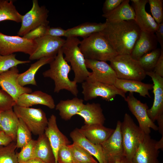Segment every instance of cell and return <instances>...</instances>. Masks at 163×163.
I'll return each instance as SVG.
<instances>
[{"instance_id": "7a4b0ae2", "label": "cell", "mask_w": 163, "mask_h": 163, "mask_svg": "<svg viewBox=\"0 0 163 163\" xmlns=\"http://www.w3.org/2000/svg\"><path fill=\"white\" fill-rule=\"evenodd\" d=\"M49 64V69L44 71L43 75L44 77L50 78L54 81V92L58 93L64 89L77 97L78 93L77 83L70 80L68 77L71 68L65 60L61 48Z\"/></svg>"}, {"instance_id": "d6986e66", "label": "cell", "mask_w": 163, "mask_h": 163, "mask_svg": "<svg viewBox=\"0 0 163 163\" xmlns=\"http://www.w3.org/2000/svg\"><path fill=\"white\" fill-rule=\"evenodd\" d=\"M44 134L47 137L53 149L55 159V163H58L57 154L60 146L62 145L70 144L68 138L59 130L56 122V117L52 114L48 119L47 126Z\"/></svg>"}, {"instance_id": "f35d334b", "label": "cell", "mask_w": 163, "mask_h": 163, "mask_svg": "<svg viewBox=\"0 0 163 163\" xmlns=\"http://www.w3.org/2000/svg\"><path fill=\"white\" fill-rule=\"evenodd\" d=\"M152 16L159 24L163 22V0H148Z\"/></svg>"}, {"instance_id": "2e32d148", "label": "cell", "mask_w": 163, "mask_h": 163, "mask_svg": "<svg viewBox=\"0 0 163 163\" xmlns=\"http://www.w3.org/2000/svg\"><path fill=\"white\" fill-rule=\"evenodd\" d=\"M153 82L154 99L153 105L147 110L148 115L154 122L158 117L163 115V77L152 71L145 72Z\"/></svg>"}, {"instance_id": "f907efd6", "label": "cell", "mask_w": 163, "mask_h": 163, "mask_svg": "<svg viewBox=\"0 0 163 163\" xmlns=\"http://www.w3.org/2000/svg\"><path fill=\"white\" fill-rule=\"evenodd\" d=\"M155 146L156 148L158 150L159 149H163V135H162L161 139L158 141L156 142Z\"/></svg>"}, {"instance_id": "7402d4cb", "label": "cell", "mask_w": 163, "mask_h": 163, "mask_svg": "<svg viewBox=\"0 0 163 163\" xmlns=\"http://www.w3.org/2000/svg\"><path fill=\"white\" fill-rule=\"evenodd\" d=\"M158 42L155 33L141 31L130 55L138 60L145 54L157 48Z\"/></svg>"}, {"instance_id": "52a82bcc", "label": "cell", "mask_w": 163, "mask_h": 163, "mask_svg": "<svg viewBox=\"0 0 163 163\" xmlns=\"http://www.w3.org/2000/svg\"><path fill=\"white\" fill-rule=\"evenodd\" d=\"M13 108L18 118L22 120L31 133L38 136L44 133L48 119L42 110L20 107L16 104Z\"/></svg>"}, {"instance_id": "e575fe53", "label": "cell", "mask_w": 163, "mask_h": 163, "mask_svg": "<svg viewBox=\"0 0 163 163\" xmlns=\"http://www.w3.org/2000/svg\"><path fill=\"white\" fill-rule=\"evenodd\" d=\"M16 142L6 145H0V163H18Z\"/></svg>"}, {"instance_id": "c3c4849f", "label": "cell", "mask_w": 163, "mask_h": 163, "mask_svg": "<svg viewBox=\"0 0 163 163\" xmlns=\"http://www.w3.org/2000/svg\"><path fill=\"white\" fill-rule=\"evenodd\" d=\"M158 123V130L162 135H163V115L158 118L156 120Z\"/></svg>"}, {"instance_id": "44dd1931", "label": "cell", "mask_w": 163, "mask_h": 163, "mask_svg": "<svg viewBox=\"0 0 163 163\" xmlns=\"http://www.w3.org/2000/svg\"><path fill=\"white\" fill-rule=\"evenodd\" d=\"M70 136L73 142L79 145L94 157L99 163H108L101 145L91 142L80 132L79 129L76 128L71 132Z\"/></svg>"}, {"instance_id": "681fc988", "label": "cell", "mask_w": 163, "mask_h": 163, "mask_svg": "<svg viewBox=\"0 0 163 163\" xmlns=\"http://www.w3.org/2000/svg\"><path fill=\"white\" fill-rule=\"evenodd\" d=\"M115 163H133L131 159L123 156L117 160Z\"/></svg>"}, {"instance_id": "603a6c76", "label": "cell", "mask_w": 163, "mask_h": 163, "mask_svg": "<svg viewBox=\"0 0 163 163\" xmlns=\"http://www.w3.org/2000/svg\"><path fill=\"white\" fill-rule=\"evenodd\" d=\"M79 129L89 141L94 144H101L107 140L115 129L100 124L84 125Z\"/></svg>"}, {"instance_id": "e0dca14e", "label": "cell", "mask_w": 163, "mask_h": 163, "mask_svg": "<svg viewBox=\"0 0 163 163\" xmlns=\"http://www.w3.org/2000/svg\"><path fill=\"white\" fill-rule=\"evenodd\" d=\"M156 141L145 134L143 141L131 160L133 163H159V151L155 147Z\"/></svg>"}, {"instance_id": "9c48e42d", "label": "cell", "mask_w": 163, "mask_h": 163, "mask_svg": "<svg viewBox=\"0 0 163 163\" xmlns=\"http://www.w3.org/2000/svg\"><path fill=\"white\" fill-rule=\"evenodd\" d=\"M37 47L34 40H27L19 36L7 35L0 32V55L5 56L16 52L32 55Z\"/></svg>"}, {"instance_id": "ba28073f", "label": "cell", "mask_w": 163, "mask_h": 163, "mask_svg": "<svg viewBox=\"0 0 163 163\" xmlns=\"http://www.w3.org/2000/svg\"><path fill=\"white\" fill-rule=\"evenodd\" d=\"M82 93L84 99L88 101L98 97L107 101H113L117 95L122 97L124 100L125 93L114 85H110L99 82L85 81L82 83Z\"/></svg>"}, {"instance_id": "836d02e7", "label": "cell", "mask_w": 163, "mask_h": 163, "mask_svg": "<svg viewBox=\"0 0 163 163\" xmlns=\"http://www.w3.org/2000/svg\"><path fill=\"white\" fill-rule=\"evenodd\" d=\"M162 50L157 48L145 54L138 60L145 72L153 71Z\"/></svg>"}, {"instance_id": "ee69618b", "label": "cell", "mask_w": 163, "mask_h": 163, "mask_svg": "<svg viewBox=\"0 0 163 163\" xmlns=\"http://www.w3.org/2000/svg\"><path fill=\"white\" fill-rule=\"evenodd\" d=\"M46 35L57 37H66V30L60 27H50L49 26L47 30Z\"/></svg>"}, {"instance_id": "277c9868", "label": "cell", "mask_w": 163, "mask_h": 163, "mask_svg": "<svg viewBox=\"0 0 163 163\" xmlns=\"http://www.w3.org/2000/svg\"><path fill=\"white\" fill-rule=\"evenodd\" d=\"M80 41L77 37H67L61 48L65 60L70 63L74 73L73 81L77 83L86 81L91 73L86 67L85 59L79 47Z\"/></svg>"}, {"instance_id": "816d5d0a", "label": "cell", "mask_w": 163, "mask_h": 163, "mask_svg": "<svg viewBox=\"0 0 163 163\" xmlns=\"http://www.w3.org/2000/svg\"><path fill=\"white\" fill-rule=\"evenodd\" d=\"M25 163H45L41 160L37 158H33Z\"/></svg>"}, {"instance_id": "8fae6325", "label": "cell", "mask_w": 163, "mask_h": 163, "mask_svg": "<svg viewBox=\"0 0 163 163\" xmlns=\"http://www.w3.org/2000/svg\"><path fill=\"white\" fill-rule=\"evenodd\" d=\"M125 100L127 102L130 111L136 118L139 126L145 134H149L151 129L155 131L158 130L157 126L148 115L147 110L149 107L146 103H142L138 100L132 92H129Z\"/></svg>"}, {"instance_id": "6da1fadb", "label": "cell", "mask_w": 163, "mask_h": 163, "mask_svg": "<svg viewBox=\"0 0 163 163\" xmlns=\"http://www.w3.org/2000/svg\"><path fill=\"white\" fill-rule=\"evenodd\" d=\"M101 32L118 55H130L141 30L134 20L107 22Z\"/></svg>"}, {"instance_id": "cb8c5ba5", "label": "cell", "mask_w": 163, "mask_h": 163, "mask_svg": "<svg viewBox=\"0 0 163 163\" xmlns=\"http://www.w3.org/2000/svg\"><path fill=\"white\" fill-rule=\"evenodd\" d=\"M77 115L84 119L85 125H104L106 120L101 105L98 103L84 104Z\"/></svg>"}, {"instance_id": "60d3db41", "label": "cell", "mask_w": 163, "mask_h": 163, "mask_svg": "<svg viewBox=\"0 0 163 163\" xmlns=\"http://www.w3.org/2000/svg\"><path fill=\"white\" fill-rule=\"evenodd\" d=\"M58 163H75L71 150L68 145H62L57 154Z\"/></svg>"}, {"instance_id": "7dc6e473", "label": "cell", "mask_w": 163, "mask_h": 163, "mask_svg": "<svg viewBox=\"0 0 163 163\" xmlns=\"http://www.w3.org/2000/svg\"><path fill=\"white\" fill-rule=\"evenodd\" d=\"M13 141L12 139L2 131H0V145H6Z\"/></svg>"}, {"instance_id": "ffe728a7", "label": "cell", "mask_w": 163, "mask_h": 163, "mask_svg": "<svg viewBox=\"0 0 163 163\" xmlns=\"http://www.w3.org/2000/svg\"><path fill=\"white\" fill-rule=\"evenodd\" d=\"M16 104L24 107L41 104L51 109L55 108L56 106L52 96L41 91H36L30 93L22 94L18 98Z\"/></svg>"}, {"instance_id": "f546056e", "label": "cell", "mask_w": 163, "mask_h": 163, "mask_svg": "<svg viewBox=\"0 0 163 163\" xmlns=\"http://www.w3.org/2000/svg\"><path fill=\"white\" fill-rule=\"evenodd\" d=\"M55 57H43L31 64L27 70L19 74L18 78L19 84L22 87H24L28 85L37 86L35 78L36 73L41 67L45 65L49 64L54 59Z\"/></svg>"}, {"instance_id": "1f68e13d", "label": "cell", "mask_w": 163, "mask_h": 163, "mask_svg": "<svg viewBox=\"0 0 163 163\" xmlns=\"http://www.w3.org/2000/svg\"><path fill=\"white\" fill-rule=\"evenodd\" d=\"M11 0H0V22L6 20L21 22L22 15L16 8Z\"/></svg>"}, {"instance_id": "bcb514c9", "label": "cell", "mask_w": 163, "mask_h": 163, "mask_svg": "<svg viewBox=\"0 0 163 163\" xmlns=\"http://www.w3.org/2000/svg\"><path fill=\"white\" fill-rule=\"evenodd\" d=\"M155 33L157 41L160 45L161 49L163 50V22L158 24Z\"/></svg>"}, {"instance_id": "db71d44e", "label": "cell", "mask_w": 163, "mask_h": 163, "mask_svg": "<svg viewBox=\"0 0 163 163\" xmlns=\"http://www.w3.org/2000/svg\"><path fill=\"white\" fill-rule=\"evenodd\" d=\"M1 56V55H0V56Z\"/></svg>"}, {"instance_id": "b9f144b4", "label": "cell", "mask_w": 163, "mask_h": 163, "mask_svg": "<svg viewBox=\"0 0 163 163\" xmlns=\"http://www.w3.org/2000/svg\"><path fill=\"white\" fill-rule=\"evenodd\" d=\"M49 27L48 25H41L31 30L23 37L29 40H34L46 35L47 30Z\"/></svg>"}, {"instance_id": "4316f807", "label": "cell", "mask_w": 163, "mask_h": 163, "mask_svg": "<svg viewBox=\"0 0 163 163\" xmlns=\"http://www.w3.org/2000/svg\"><path fill=\"white\" fill-rule=\"evenodd\" d=\"M83 102V99L75 97L71 99L60 101L55 108L62 119L68 120L80 112L84 104Z\"/></svg>"}, {"instance_id": "d4e9b609", "label": "cell", "mask_w": 163, "mask_h": 163, "mask_svg": "<svg viewBox=\"0 0 163 163\" xmlns=\"http://www.w3.org/2000/svg\"><path fill=\"white\" fill-rule=\"evenodd\" d=\"M114 85L125 94L127 92H135L139 94L141 96L146 97L148 96L150 98L149 91L152 89L153 84L145 83L137 80L117 78Z\"/></svg>"}, {"instance_id": "8d00e7d4", "label": "cell", "mask_w": 163, "mask_h": 163, "mask_svg": "<svg viewBox=\"0 0 163 163\" xmlns=\"http://www.w3.org/2000/svg\"><path fill=\"white\" fill-rule=\"evenodd\" d=\"M15 54L0 56V74L20 64L29 63L30 60L22 61L17 59Z\"/></svg>"}, {"instance_id": "74e56055", "label": "cell", "mask_w": 163, "mask_h": 163, "mask_svg": "<svg viewBox=\"0 0 163 163\" xmlns=\"http://www.w3.org/2000/svg\"><path fill=\"white\" fill-rule=\"evenodd\" d=\"M36 142V140L32 139L21 148L19 152H17L18 163H25L33 158Z\"/></svg>"}, {"instance_id": "f6af8a7d", "label": "cell", "mask_w": 163, "mask_h": 163, "mask_svg": "<svg viewBox=\"0 0 163 163\" xmlns=\"http://www.w3.org/2000/svg\"><path fill=\"white\" fill-rule=\"evenodd\" d=\"M158 75L163 77V50L153 71Z\"/></svg>"}, {"instance_id": "7c38bea8", "label": "cell", "mask_w": 163, "mask_h": 163, "mask_svg": "<svg viewBox=\"0 0 163 163\" xmlns=\"http://www.w3.org/2000/svg\"><path fill=\"white\" fill-rule=\"evenodd\" d=\"M85 64L92 70L86 81L114 85L117 78L116 73L106 62L85 59Z\"/></svg>"}, {"instance_id": "ab89813d", "label": "cell", "mask_w": 163, "mask_h": 163, "mask_svg": "<svg viewBox=\"0 0 163 163\" xmlns=\"http://www.w3.org/2000/svg\"><path fill=\"white\" fill-rule=\"evenodd\" d=\"M16 103L12 98L6 92L0 89V113L12 109Z\"/></svg>"}, {"instance_id": "83f0119b", "label": "cell", "mask_w": 163, "mask_h": 163, "mask_svg": "<svg viewBox=\"0 0 163 163\" xmlns=\"http://www.w3.org/2000/svg\"><path fill=\"white\" fill-rule=\"evenodd\" d=\"M38 136L33 158H38L45 163H55L53 152L47 137L44 133Z\"/></svg>"}, {"instance_id": "f5cc1de1", "label": "cell", "mask_w": 163, "mask_h": 163, "mask_svg": "<svg viewBox=\"0 0 163 163\" xmlns=\"http://www.w3.org/2000/svg\"><path fill=\"white\" fill-rule=\"evenodd\" d=\"M1 113H0V131H2L1 126Z\"/></svg>"}, {"instance_id": "5bb4252c", "label": "cell", "mask_w": 163, "mask_h": 163, "mask_svg": "<svg viewBox=\"0 0 163 163\" xmlns=\"http://www.w3.org/2000/svg\"><path fill=\"white\" fill-rule=\"evenodd\" d=\"M19 72L16 66L0 74V86L11 96L15 103L22 94L32 92L30 88L22 87L19 84L18 80Z\"/></svg>"}, {"instance_id": "f1b7e54d", "label": "cell", "mask_w": 163, "mask_h": 163, "mask_svg": "<svg viewBox=\"0 0 163 163\" xmlns=\"http://www.w3.org/2000/svg\"><path fill=\"white\" fill-rule=\"evenodd\" d=\"M106 25L105 22H87L66 30V37H87L94 33L102 31Z\"/></svg>"}, {"instance_id": "7bdbcfd3", "label": "cell", "mask_w": 163, "mask_h": 163, "mask_svg": "<svg viewBox=\"0 0 163 163\" xmlns=\"http://www.w3.org/2000/svg\"><path fill=\"white\" fill-rule=\"evenodd\" d=\"M123 0H106L102 8L103 14L108 13L115 9Z\"/></svg>"}, {"instance_id": "d590c367", "label": "cell", "mask_w": 163, "mask_h": 163, "mask_svg": "<svg viewBox=\"0 0 163 163\" xmlns=\"http://www.w3.org/2000/svg\"><path fill=\"white\" fill-rule=\"evenodd\" d=\"M17 132L16 148H21L32 139L31 132L22 120L20 118Z\"/></svg>"}, {"instance_id": "ac0fdd59", "label": "cell", "mask_w": 163, "mask_h": 163, "mask_svg": "<svg viewBox=\"0 0 163 163\" xmlns=\"http://www.w3.org/2000/svg\"><path fill=\"white\" fill-rule=\"evenodd\" d=\"M135 13L134 21L141 31L155 33L158 24L145 10L148 0H131Z\"/></svg>"}, {"instance_id": "d6a6232c", "label": "cell", "mask_w": 163, "mask_h": 163, "mask_svg": "<svg viewBox=\"0 0 163 163\" xmlns=\"http://www.w3.org/2000/svg\"><path fill=\"white\" fill-rule=\"evenodd\" d=\"M68 146L75 163H98L91 155L78 144L73 142Z\"/></svg>"}, {"instance_id": "9a60e30c", "label": "cell", "mask_w": 163, "mask_h": 163, "mask_svg": "<svg viewBox=\"0 0 163 163\" xmlns=\"http://www.w3.org/2000/svg\"><path fill=\"white\" fill-rule=\"evenodd\" d=\"M121 122L117 121L113 133L107 140L101 144L108 163H115L117 160L124 156L120 129Z\"/></svg>"}, {"instance_id": "30bf717a", "label": "cell", "mask_w": 163, "mask_h": 163, "mask_svg": "<svg viewBox=\"0 0 163 163\" xmlns=\"http://www.w3.org/2000/svg\"><path fill=\"white\" fill-rule=\"evenodd\" d=\"M32 4L31 9L22 15L21 26L17 33L19 36L23 37L41 25L49 24V11L45 6H40L37 0H33Z\"/></svg>"}, {"instance_id": "3957f363", "label": "cell", "mask_w": 163, "mask_h": 163, "mask_svg": "<svg viewBox=\"0 0 163 163\" xmlns=\"http://www.w3.org/2000/svg\"><path fill=\"white\" fill-rule=\"evenodd\" d=\"M79 47L86 59L110 61L118 55L101 32L83 38Z\"/></svg>"}, {"instance_id": "484cf974", "label": "cell", "mask_w": 163, "mask_h": 163, "mask_svg": "<svg viewBox=\"0 0 163 163\" xmlns=\"http://www.w3.org/2000/svg\"><path fill=\"white\" fill-rule=\"evenodd\" d=\"M129 1L123 0L114 10L108 13L103 14L102 16L106 19V22L134 20L135 13L133 7L129 4Z\"/></svg>"}, {"instance_id": "4fadbf2b", "label": "cell", "mask_w": 163, "mask_h": 163, "mask_svg": "<svg viewBox=\"0 0 163 163\" xmlns=\"http://www.w3.org/2000/svg\"><path fill=\"white\" fill-rule=\"evenodd\" d=\"M37 47L30 56V60L37 59L44 57H55L64 44L65 40L61 38L45 35L34 40Z\"/></svg>"}, {"instance_id": "5b68a950", "label": "cell", "mask_w": 163, "mask_h": 163, "mask_svg": "<svg viewBox=\"0 0 163 163\" xmlns=\"http://www.w3.org/2000/svg\"><path fill=\"white\" fill-rule=\"evenodd\" d=\"M120 129L124 156L132 159L145 134L127 113L121 122Z\"/></svg>"}, {"instance_id": "4dcf8cb0", "label": "cell", "mask_w": 163, "mask_h": 163, "mask_svg": "<svg viewBox=\"0 0 163 163\" xmlns=\"http://www.w3.org/2000/svg\"><path fill=\"white\" fill-rule=\"evenodd\" d=\"M1 115V126L2 131L16 142V132L19 119L12 109L3 111Z\"/></svg>"}, {"instance_id": "8992f818", "label": "cell", "mask_w": 163, "mask_h": 163, "mask_svg": "<svg viewBox=\"0 0 163 163\" xmlns=\"http://www.w3.org/2000/svg\"><path fill=\"white\" fill-rule=\"evenodd\" d=\"M110 62L117 78L141 81L146 75L139 61L130 55H117Z\"/></svg>"}]
</instances>
